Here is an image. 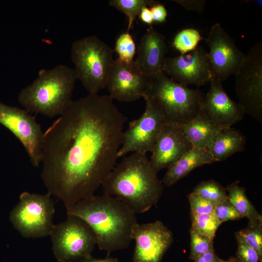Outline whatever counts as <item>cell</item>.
Masks as SVG:
<instances>
[{"mask_svg":"<svg viewBox=\"0 0 262 262\" xmlns=\"http://www.w3.org/2000/svg\"><path fill=\"white\" fill-rule=\"evenodd\" d=\"M127 120L109 95L88 94L44 132L41 178L66 209L94 195L115 167Z\"/></svg>","mask_w":262,"mask_h":262,"instance_id":"obj_1","label":"cell"},{"mask_svg":"<svg viewBox=\"0 0 262 262\" xmlns=\"http://www.w3.org/2000/svg\"><path fill=\"white\" fill-rule=\"evenodd\" d=\"M67 214L77 216L91 228L99 249L109 254L127 248L138 223L135 213L118 198L103 193L82 199L67 209Z\"/></svg>","mask_w":262,"mask_h":262,"instance_id":"obj_2","label":"cell"},{"mask_svg":"<svg viewBox=\"0 0 262 262\" xmlns=\"http://www.w3.org/2000/svg\"><path fill=\"white\" fill-rule=\"evenodd\" d=\"M101 186L103 193L118 198L136 214L156 205L164 186L147 154L137 153L130 154L115 165Z\"/></svg>","mask_w":262,"mask_h":262,"instance_id":"obj_3","label":"cell"},{"mask_svg":"<svg viewBox=\"0 0 262 262\" xmlns=\"http://www.w3.org/2000/svg\"><path fill=\"white\" fill-rule=\"evenodd\" d=\"M77 80L74 68L64 64L41 69L34 81L20 91L18 101L28 112L49 118L60 116L72 101Z\"/></svg>","mask_w":262,"mask_h":262,"instance_id":"obj_4","label":"cell"},{"mask_svg":"<svg viewBox=\"0 0 262 262\" xmlns=\"http://www.w3.org/2000/svg\"><path fill=\"white\" fill-rule=\"evenodd\" d=\"M148 96L160 108L167 124L179 127L194 119L201 111V91L177 82L163 72L152 78Z\"/></svg>","mask_w":262,"mask_h":262,"instance_id":"obj_5","label":"cell"},{"mask_svg":"<svg viewBox=\"0 0 262 262\" xmlns=\"http://www.w3.org/2000/svg\"><path fill=\"white\" fill-rule=\"evenodd\" d=\"M113 50L96 36L75 40L70 49L77 80L89 94H96L106 87L113 66Z\"/></svg>","mask_w":262,"mask_h":262,"instance_id":"obj_6","label":"cell"},{"mask_svg":"<svg viewBox=\"0 0 262 262\" xmlns=\"http://www.w3.org/2000/svg\"><path fill=\"white\" fill-rule=\"evenodd\" d=\"M51 196L23 192L9 214V220L24 237L39 238L50 236L55 224V206Z\"/></svg>","mask_w":262,"mask_h":262,"instance_id":"obj_7","label":"cell"},{"mask_svg":"<svg viewBox=\"0 0 262 262\" xmlns=\"http://www.w3.org/2000/svg\"><path fill=\"white\" fill-rule=\"evenodd\" d=\"M54 255L59 262H85L97 245L94 233L81 218L67 214L66 219L54 225L50 235Z\"/></svg>","mask_w":262,"mask_h":262,"instance_id":"obj_8","label":"cell"},{"mask_svg":"<svg viewBox=\"0 0 262 262\" xmlns=\"http://www.w3.org/2000/svg\"><path fill=\"white\" fill-rule=\"evenodd\" d=\"M238 103L246 114L262 122V42L254 44L246 54L234 74Z\"/></svg>","mask_w":262,"mask_h":262,"instance_id":"obj_9","label":"cell"},{"mask_svg":"<svg viewBox=\"0 0 262 262\" xmlns=\"http://www.w3.org/2000/svg\"><path fill=\"white\" fill-rule=\"evenodd\" d=\"M146 107L138 118L130 122L123 132L118 158L130 152L147 154L151 152L156 140L166 122L156 102L150 97L144 99Z\"/></svg>","mask_w":262,"mask_h":262,"instance_id":"obj_10","label":"cell"},{"mask_svg":"<svg viewBox=\"0 0 262 262\" xmlns=\"http://www.w3.org/2000/svg\"><path fill=\"white\" fill-rule=\"evenodd\" d=\"M0 124L19 140L34 167L41 162L44 132L34 116L27 111L0 102Z\"/></svg>","mask_w":262,"mask_h":262,"instance_id":"obj_11","label":"cell"},{"mask_svg":"<svg viewBox=\"0 0 262 262\" xmlns=\"http://www.w3.org/2000/svg\"><path fill=\"white\" fill-rule=\"evenodd\" d=\"M152 78L143 73L135 61L130 63L115 60L106 84L109 96L114 100L131 102L149 95Z\"/></svg>","mask_w":262,"mask_h":262,"instance_id":"obj_12","label":"cell"},{"mask_svg":"<svg viewBox=\"0 0 262 262\" xmlns=\"http://www.w3.org/2000/svg\"><path fill=\"white\" fill-rule=\"evenodd\" d=\"M205 42L209 48L208 56L213 77L223 82L234 75L246 54L239 49L234 40L219 23L212 26Z\"/></svg>","mask_w":262,"mask_h":262,"instance_id":"obj_13","label":"cell"},{"mask_svg":"<svg viewBox=\"0 0 262 262\" xmlns=\"http://www.w3.org/2000/svg\"><path fill=\"white\" fill-rule=\"evenodd\" d=\"M163 71L174 81L186 86H201L213 77L208 52L201 46L185 54L166 57Z\"/></svg>","mask_w":262,"mask_h":262,"instance_id":"obj_14","label":"cell"},{"mask_svg":"<svg viewBox=\"0 0 262 262\" xmlns=\"http://www.w3.org/2000/svg\"><path fill=\"white\" fill-rule=\"evenodd\" d=\"M132 239L135 242L133 262H161L174 237L162 221L157 220L137 223L133 229Z\"/></svg>","mask_w":262,"mask_h":262,"instance_id":"obj_15","label":"cell"},{"mask_svg":"<svg viewBox=\"0 0 262 262\" xmlns=\"http://www.w3.org/2000/svg\"><path fill=\"white\" fill-rule=\"evenodd\" d=\"M222 82L214 77L211 80L210 89L203 97L201 111L211 121L224 129L238 123L245 113L227 94Z\"/></svg>","mask_w":262,"mask_h":262,"instance_id":"obj_16","label":"cell"},{"mask_svg":"<svg viewBox=\"0 0 262 262\" xmlns=\"http://www.w3.org/2000/svg\"><path fill=\"white\" fill-rule=\"evenodd\" d=\"M192 147L180 127L166 124L151 152L150 164L158 173L174 164Z\"/></svg>","mask_w":262,"mask_h":262,"instance_id":"obj_17","label":"cell"},{"mask_svg":"<svg viewBox=\"0 0 262 262\" xmlns=\"http://www.w3.org/2000/svg\"><path fill=\"white\" fill-rule=\"evenodd\" d=\"M134 60L141 71L152 78L163 71L168 48L165 37L150 26L142 37Z\"/></svg>","mask_w":262,"mask_h":262,"instance_id":"obj_18","label":"cell"},{"mask_svg":"<svg viewBox=\"0 0 262 262\" xmlns=\"http://www.w3.org/2000/svg\"><path fill=\"white\" fill-rule=\"evenodd\" d=\"M215 162L207 149L192 147L167 168L162 181L164 186L171 187L196 168Z\"/></svg>","mask_w":262,"mask_h":262,"instance_id":"obj_19","label":"cell"},{"mask_svg":"<svg viewBox=\"0 0 262 262\" xmlns=\"http://www.w3.org/2000/svg\"><path fill=\"white\" fill-rule=\"evenodd\" d=\"M193 147L208 149L218 132L222 129L201 111L192 120L180 127Z\"/></svg>","mask_w":262,"mask_h":262,"instance_id":"obj_20","label":"cell"},{"mask_svg":"<svg viewBox=\"0 0 262 262\" xmlns=\"http://www.w3.org/2000/svg\"><path fill=\"white\" fill-rule=\"evenodd\" d=\"M246 142L245 136L240 131L226 128L218 132L207 149L215 162H221L243 151Z\"/></svg>","mask_w":262,"mask_h":262,"instance_id":"obj_21","label":"cell"},{"mask_svg":"<svg viewBox=\"0 0 262 262\" xmlns=\"http://www.w3.org/2000/svg\"><path fill=\"white\" fill-rule=\"evenodd\" d=\"M239 183L237 180L226 188L228 200L242 218L246 217L248 222L262 224V215L247 198L246 189Z\"/></svg>","mask_w":262,"mask_h":262,"instance_id":"obj_22","label":"cell"},{"mask_svg":"<svg viewBox=\"0 0 262 262\" xmlns=\"http://www.w3.org/2000/svg\"><path fill=\"white\" fill-rule=\"evenodd\" d=\"M193 192L214 206L228 200L226 189L213 180L200 182Z\"/></svg>","mask_w":262,"mask_h":262,"instance_id":"obj_23","label":"cell"},{"mask_svg":"<svg viewBox=\"0 0 262 262\" xmlns=\"http://www.w3.org/2000/svg\"><path fill=\"white\" fill-rule=\"evenodd\" d=\"M157 2L154 0H111L109 4L127 16L128 19L127 32H129L142 8L145 6L151 7Z\"/></svg>","mask_w":262,"mask_h":262,"instance_id":"obj_24","label":"cell"},{"mask_svg":"<svg viewBox=\"0 0 262 262\" xmlns=\"http://www.w3.org/2000/svg\"><path fill=\"white\" fill-rule=\"evenodd\" d=\"M191 229L199 234L213 240L216 231L222 223L214 213L196 214L190 213Z\"/></svg>","mask_w":262,"mask_h":262,"instance_id":"obj_25","label":"cell"},{"mask_svg":"<svg viewBox=\"0 0 262 262\" xmlns=\"http://www.w3.org/2000/svg\"><path fill=\"white\" fill-rule=\"evenodd\" d=\"M203 39L200 33L194 28L181 30L175 36L172 46L180 54H185L195 49Z\"/></svg>","mask_w":262,"mask_h":262,"instance_id":"obj_26","label":"cell"},{"mask_svg":"<svg viewBox=\"0 0 262 262\" xmlns=\"http://www.w3.org/2000/svg\"><path fill=\"white\" fill-rule=\"evenodd\" d=\"M237 241L255 250L262 259V224L248 222L246 227L235 232Z\"/></svg>","mask_w":262,"mask_h":262,"instance_id":"obj_27","label":"cell"},{"mask_svg":"<svg viewBox=\"0 0 262 262\" xmlns=\"http://www.w3.org/2000/svg\"><path fill=\"white\" fill-rule=\"evenodd\" d=\"M115 50L120 61L130 63L134 61L136 47L132 36L128 32L122 33L117 38Z\"/></svg>","mask_w":262,"mask_h":262,"instance_id":"obj_28","label":"cell"},{"mask_svg":"<svg viewBox=\"0 0 262 262\" xmlns=\"http://www.w3.org/2000/svg\"><path fill=\"white\" fill-rule=\"evenodd\" d=\"M190 254L189 259L193 260L197 257L213 250V240L199 234L190 229Z\"/></svg>","mask_w":262,"mask_h":262,"instance_id":"obj_29","label":"cell"},{"mask_svg":"<svg viewBox=\"0 0 262 262\" xmlns=\"http://www.w3.org/2000/svg\"><path fill=\"white\" fill-rule=\"evenodd\" d=\"M214 213L222 224L228 221L237 220L242 218L229 200L215 205Z\"/></svg>","mask_w":262,"mask_h":262,"instance_id":"obj_30","label":"cell"},{"mask_svg":"<svg viewBox=\"0 0 262 262\" xmlns=\"http://www.w3.org/2000/svg\"><path fill=\"white\" fill-rule=\"evenodd\" d=\"M188 199L190 213L201 214L214 213V205L194 192L188 195Z\"/></svg>","mask_w":262,"mask_h":262,"instance_id":"obj_31","label":"cell"},{"mask_svg":"<svg viewBox=\"0 0 262 262\" xmlns=\"http://www.w3.org/2000/svg\"><path fill=\"white\" fill-rule=\"evenodd\" d=\"M236 258L244 262H260L262 259L257 252L243 242L237 241Z\"/></svg>","mask_w":262,"mask_h":262,"instance_id":"obj_32","label":"cell"},{"mask_svg":"<svg viewBox=\"0 0 262 262\" xmlns=\"http://www.w3.org/2000/svg\"><path fill=\"white\" fill-rule=\"evenodd\" d=\"M181 5L186 10L201 14L204 9L205 0H171Z\"/></svg>","mask_w":262,"mask_h":262,"instance_id":"obj_33","label":"cell"},{"mask_svg":"<svg viewBox=\"0 0 262 262\" xmlns=\"http://www.w3.org/2000/svg\"><path fill=\"white\" fill-rule=\"evenodd\" d=\"M150 9L153 22L163 23L165 21L167 16V11L164 5L157 2Z\"/></svg>","mask_w":262,"mask_h":262,"instance_id":"obj_34","label":"cell"},{"mask_svg":"<svg viewBox=\"0 0 262 262\" xmlns=\"http://www.w3.org/2000/svg\"><path fill=\"white\" fill-rule=\"evenodd\" d=\"M194 262H224L215 253L214 250L209 251L197 257L193 260Z\"/></svg>","mask_w":262,"mask_h":262,"instance_id":"obj_35","label":"cell"},{"mask_svg":"<svg viewBox=\"0 0 262 262\" xmlns=\"http://www.w3.org/2000/svg\"><path fill=\"white\" fill-rule=\"evenodd\" d=\"M138 16L143 22L147 25L151 26L154 22L150 9L147 6H145L142 8Z\"/></svg>","mask_w":262,"mask_h":262,"instance_id":"obj_36","label":"cell"},{"mask_svg":"<svg viewBox=\"0 0 262 262\" xmlns=\"http://www.w3.org/2000/svg\"><path fill=\"white\" fill-rule=\"evenodd\" d=\"M85 262H120L117 258L107 257L104 259H96L92 256Z\"/></svg>","mask_w":262,"mask_h":262,"instance_id":"obj_37","label":"cell"},{"mask_svg":"<svg viewBox=\"0 0 262 262\" xmlns=\"http://www.w3.org/2000/svg\"><path fill=\"white\" fill-rule=\"evenodd\" d=\"M231 258L232 259V261L233 262H244L237 258H236V257H231Z\"/></svg>","mask_w":262,"mask_h":262,"instance_id":"obj_38","label":"cell"},{"mask_svg":"<svg viewBox=\"0 0 262 262\" xmlns=\"http://www.w3.org/2000/svg\"><path fill=\"white\" fill-rule=\"evenodd\" d=\"M224 262H233L232 261L231 257H230L229 260H226V261L225 260Z\"/></svg>","mask_w":262,"mask_h":262,"instance_id":"obj_39","label":"cell"}]
</instances>
